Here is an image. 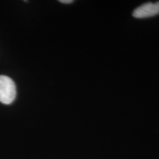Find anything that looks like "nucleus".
<instances>
[{"label": "nucleus", "instance_id": "f257e3e1", "mask_svg": "<svg viewBox=\"0 0 159 159\" xmlns=\"http://www.w3.org/2000/svg\"><path fill=\"white\" fill-rule=\"evenodd\" d=\"M16 97V87L13 80L5 75H0V102L9 105Z\"/></svg>", "mask_w": 159, "mask_h": 159}, {"label": "nucleus", "instance_id": "f03ea898", "mask_svg": "<svg viewBox=\"0 0 159 159\" xmlns=\"http://www.w3.org/2000/svg\"><path fill=\"white\" fill-rule=\"evenodd\" d=\"M159 14V2H147L134 10L133 16L136 19H145Z\"/></svg>", "mask_w": 159, "mask_h": 159}, {"label": "nucleus", "instance_id": "7ed1b4c3", "mask_svg": "<svg viewBox=\"0 0 159 159\" xmlns=\"http://www.w3.org/2000/svg\"><path fill=\"white\" fill-rule=\"evenodd\" d=\"M60 2L63 4H71L73 2V1H71V0H61Z\"/></svg>", "mask_w": 159, "mask_h": 159}]
</instances>
